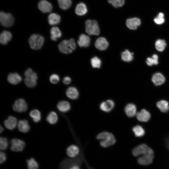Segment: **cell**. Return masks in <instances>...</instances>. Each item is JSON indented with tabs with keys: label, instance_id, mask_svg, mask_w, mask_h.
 <instances>
[{
	"label": "cell",
	"instance_id": "obj_1",
	"mask_svg": "<svg viewBox=\"0 0 169 169\" xmlns=\"http://www.w3.org/2000/svg\"><path fill=\"white\" fill-rule=\"evenodd\" d=\"M133 155L138 156V163L141 165H148L153 161L154 153L153 150L146 145L142 144L135 147L132 151Z\"/></svg>",
	"mask_w": 169,
	"mask_h": 169
},
{
	"label": "cell",
	"instance_id": "obj_2",
	"mask_svg": "<svg viewBox=\"0 0 169 169\" xmlns=\"http://www.w3.org/2000/svg\"><path fill=\"white\" fill-rule=\"evenodd\" d=\"M96 138L100 141V144L104 148H107L114 145L116 141L114 135L107 131L100 133L97 135Z\"/></svg>",
	"mask_w": 169,
	"mask_h": 169
},
{
	"label": "cell",
	"instance_id": "obj_3",
	"mask_svg": "<svg viewBox=\"0 0 169 169\" xmlns=\"http://www.w3.org/2000/svg\"><path fill=\"white\" fill-rule=\"evenodd\" d=\"M58 48L60 51L64 54L71 53L76 47V44L73 38L69 40H64L59 44Z\"/></svg>",
	"mask_w": 169,
	"mask_h": 169
},
{
	"label": "cell",
	"instance_id": "obj_4",
	"mask_svg": "<svg viewBox=\"0 0 169 169\" xmlns=\"http://www.w3.org/2000/svg\"><path fill=\"white\" fill-rule=\"evenodd\" d=\"M25 84L30 88H33L37 84L38 75L31 68H28L24 72Z\"/></svg>",
	"mask_w": 169,
	"mask_h": 169
},
{
	"label": "cell",
	"instance_id": "obj_5",
	"mask_svg": "<svg viewBox=\"0 0 169 169\" xmlns=\"http://www.w3.org/2000/svg\"><path fill=\"white\" fill-rule=\"evenodd\" d=\"M85 30L90 35H98L100 33L98 23L95 20H87L85 22Z\"/></svg>",
	"mask_w": 169,
	"mask_h": 169
},
{
	"label": "cell",
	"instance_id": "obj_6",
	"mask_svg": "<svg viewBox=\"0 0 169 169\" xmlns=\"http://www.w3.org/2000/svg\"><path fill=\"white\" fill-rule=\"evenodd\" d=\"M44 41V39L42 36L36 34L32 35L28 39L30 47L34 50H38L41 48Z\"/></svg>",
	"mask_w": 169,
	"mask_h": 169
},
{
	"label": "cell",
	"instance_id": "obj_7",
	"mask_svg": "<svg viewBox=\"0 0 169 169\" xmlns=\"http://www.w3.org/2000/svg\"><path fill=\"white\" fill-rule=\"evenodd\" d=\"M0 22L3 26L9 27L13 24L14 18L11 13L1 12L0 13Z\"/></svg>",
	"mask_w": 169,
	"mask_h": 169
},
{
	"label": "cell",
	"instance_id": "obj_8",
	"mask_svg": "<svg viewBox=\"0 0 169 169\" xmlns=\"http://www.w3.org/2000/svg\"><path fill=\"white\" fill-rule=\"evenodd\" d=\"M13 108L15 111L22 113L25 111L27 110L28 105L23 99L20 98L15 101L13 104Z\"/></svg>",
	"mask_w": 169,
	"mask_h": 169
},
{
	"label": "cell",
	"instance_id": "obj_9",
	"mask_svg": "<svg viewBox=\"0 0 169 169\" xmlns=\"http://www.w3.org/2000/svg\"><path fill=\"white\" fill-rule=\"evenodd\" d=\"M11 143V150L15 152L23 151L25 146V142L17 138L12 139Z\"/></svg>",
	"mask_w": 169,
	"mask_h": 169
},
{
	"label": "cell",
	"instance_id": "obj_10",
	"mask_svg": "<svg viewBox=\"0 0 169 169\" xmlns=\"http://www.w3.org/2000/svg\"><path fill=\"white\" fill-rule=\"evenodd\" d=\"M115 106L114 102L110 99L101 102L100 105V109L102 111L109 112L114 108Z\"/></svg>",
	"mask_w": 169,
	"mask_h": 169
},
{
	"label": "cell",
	"instance_id": "obj_11",
	"mask_svg": "<svg viewBox=\"0 0 169 169\" xmlns=\"http://www.w3.org/2000/svg\"><path fill=\"white\" fill-rule=\"evenodd\" d=\"M38 8L44 13L50 12L53 8L51 3L46 0H40L38 4Z\"/></svg>",
	"mask_w": 169,
	"mask_h": 169
},
{
	"label": "cell",
	"instance_id": "obj_12",
	"mask_svg": "<svg viewBox=\"0 0 169 169\" xmlns=\"http://www.w3.org/2000/svg\"><path fill=\"white\" fill-rule=\"evenodd\" d=\"M109 46V43L107 40L104 37H99L96 40L95 46L98 49L100 50H106Z\"/></svg>",
	"mask_w": 169,
	"mask_h": 169
},
{
	"label": "cell",
	"instance_id": "obj_13",
	"mask_svg": "<svg viewBox=\"0 0 169 169\" xmlns=\"http://www.w3.org/2000/svg\"><path fill=\"white\" fill-rule=\"evenodd\" d=\"M78 45L81 47H87L90 43V37L84 34H80L77 41Z\"/></svg>",
	"mask_w": 169,
	"mask_h": 169
},
{
	"label": "cell",
	"instance_id": "obj_14",
	"mask_svg": "<svg viewBox=\"0 0 169 169\" xmlns=\"http://www.w3.org/2000/svg\"><path fill=\"white\" fill-rule=\"evenodd\" d=\"M66 154L70 158H74L79 153V147L75 145H71L69 146L66 149Z\"/></svg>",
	"mask_w": 169,
	"mask_h": 169
},
{
	"label": "cell",
	"instance_id": "obj_15",
	"mask_svg": "<svg viewBox=\"0 0 169 169\" xmlns=\"http://www.w3.org/2000/svg\"><path fill=\"white\" fill-rule=\"evenodd\" d=\"M141 24V20L139 18H134L127 19L126 24L127 27L131 29L135 30Z\"/></svg>",
	"mask_w": 169,
	"mask_h": 169
},
{
	"label": "cell",
	"instance_id": "obj_16",
	"mask_svg": "<svg viewBox=\"0 0 169 169\" xmlns=\"http://www.w3.org/2000/svg\"><path fill=\"white\" fill-rule=\"evenodd\" d=\"M137 119L141 122H146L148 121L151 117L150 113L145 109H142L136 114Z\"/></svg>",
	"mask_w": 169,
	"mask_h": 169
},
{
	"label": "cell",
	"instance_id": "obj_17",
	"mask_svg": "<svg viewBox=\"0 0 169 169\" xmlns=\"http://www.w3.org/2000/svg\"><path fill=\"white\" fill-rule=\"evenodd\" d=\"M4 125L7 129L9 130H13L16 127L17 121L16 117L12 116H10L7 119L4 121Z\"/></svg>",
	"mask_w": 169,
	"mask_h": 169
},
{
	"label": "cell",
	"instance_id": "obj_18",
	"mask_svg": "<svg viewBox=\"0 0 169 169\" xmlns=\"http://www.w3.org/2000/svg\"><path fill=\"white\" fill-rule=\"evenodd\" d=\"M66 94L68 97L72 100L78 99L79 95L77 89L73 86L69 87L67 88L66 91Z\"/></svg>",
	"mask_w": 169,
	"mask_h": 169
},
{
	"label": "cell",
	"instance_id": "obj_19",
	"mask_svg": "<svg viewBox=\"0 0 169 169\" xmlns=\"http://www.w3.org/2000/svg\"><path fill=\"white\" fill-rule=\"evenodd\" d=\"M7 80L12 84H17L22 80L21 76L18 73H10L8 75Z\"/></svg>",
	"mask_w": 169,
	"mask_h": 169
},
{
	"label": "cell",
	"instance_id": "obj_20",
	"mask_svg": "<svg viewBox=\"0 0 169 169\" xmlns=\"http://www.w3.org/2000/svg\"><path fill=\"white\" fill-rule=\"evenodd\" d=\"M124 110L126 115L129 117L134 116L136 114V107L132 103L127 104L125 106Z\"/></svg>",
	"mask_w": 169,
	"mask_h": 169
},
{
	"label": "cell",
	"instance_id": "obj_21",
	"mask_svg": "<svg viewBox=\"0 0 169 169\" xmlns=\"http://www.w3.org/2000/svg\"><path fill=\"white\" fill-rule=\"evenodd\" d=\"M12 37V34L10 32L6 30L3 31L0 34V43L3 45H6L11 40Z\"/></svg>",
	"mask_w": 169,
	"mask_h": 169
},
{
	"label": "cell",
	"instance_id": "obj_22",
	"mask_svg": "<svg viewBox=\"0 0 169 169\" xmlns=\"http://www.w3.org/2000/svg\"><path fill=\"white\" fill-rule=\"evenodd\" d=\"M57 108L60 112L65 113L70 110L71 105L69 102L66 100H62L58 103Z\"/></svg>",
	"mask_w": 169,
	"mask_h": 169
},
{
	"label": "cell",
	"instance_id": "obj_23",
	"mask_svg": "<svg viewBox=\"0 0 169 169\" xmlns=\"http://www.w3.org/2000/svg\"><path fill=\"white\" fill-rule=\"evenodd\" d=\"M19 130L21 132L26 133L30 129V126L28 121L26 120H20L18 124Z\"/></svg>",
	"mask_w": 169,
	"mask_h": 169
},
{
	"label": "cell",
	"instance_id": "obj_24",
	"mask_svg": "<svg viewBox=\"0 0 169 169\" xmlns=\"http://www.w3.org/2000/svg\"><path fill=\"white\" fill-rule=\"evenodd\" d=\"M88 9L86 4L82 2L79 3L76 6L75 13L78 15L83 16L87 12Z\"/></svg>",
	"mask_w": 169,
	"mask_h": 169
},
{
	"label": "cell",
	"instance_id": "obj_25",
	"mask_svg": "<svg viewBox=\"0 0 169 169\" xmlns=\"http://www.w3.org/2000/svg\"><path fill=\"white\" fill-rule=\"evenodd\" d=\"M152 81L154 84L156 85H160L162 84L165 81V78L161 73H157L152 76Z\"/></svg>",
	"mask_w": 169,
	"mask_h": 169
},
{
	"label": "cell",
	"instance_id": "obj_26",
	"mask_svg": "<svg viewBox=\"0 0 169 169\" xmlns=\"http://www.w3.org/2000/svg\"><path fill=\"white\" fill-rule=\"evenodd\" d=\"M61 18L58 14L52 13L48 16V21L50 25H53L59 24L60 22Z\"/></svg>",
	"mask_w": 169,
	"mask_h": 169
},
{
	"label": "cell",
	"instance_id": "obj_27",
	"mask_svg": "<svg viewBox=\"0 0 169 169\" xmlns=\"http://www.w3.org/2000/svg\"><path fill=\"white\" fill-rule=\"evenodd\" d=\"M50 38L53 41H56L57 38L62 36L61 32L59 28L55 27L52 28L50 30Z\"/></svg>",
	"mask_w": 169,
	"mask_h": 169
},
{
	"label": "cell",
	"instance_id": "obj_28",
	"mask_svg": "<svg viewBox=\"0 0 169 169\" xmlns=\"http://www.w3.org/2000/svg\"><path fill=\"white\" fill-rule=\"evenodd\" d=\"M156 106L162 112H166L169 110V103L166 100H162L157 102Z\"/></svg>",
	"mask_w": 169,
	"mask_h": 169
},
{
	"label": "cell",
	"instance_id": "obj_29",
	"mask_svg": "<svg viewBox=\"0 0 169 169\" xmlns=\"http://www.w3.org/2000/svg\"><path fill=\"white\" fill-rule=\"evenodd\" d=\"M133 53L131 52L128 50H125L121 54V58L122 60L126 62H130L133 59Z\"/></svg>",
	"mask_w": 169,
	"mask_h": 169
},
{
	"label": "cell",
	"instance_id": "obj_30",
	"mask_svg": "<svg viewBox=\"0 0 169 169\" xmlns=\"http://www.w3.org/2000/svg\"><path fill=\"white\" fill-rule=\"evenodd\" d=\"M29 115L35 122H38L41 120V113L39 110L37 109H34L31 110L29 113Z\"/></svg>",
	"mask_w": 169,
	"mask_h": 169
},
{
	"label": "cell",
	"instance_id": "obj_31",
	"mask_svg": "<svg viewBox=\"0 0 169 169\" xmlns=\"http://www.w3.org/2000/svg\"><path fill=\"white\" fill-rule=\"evenodd\" d=\"M58 116L56 113L54 111L50 112L47 115L46 120L51 124H54L58 120Z\"/></svg>",
	"mask_w": 169,
	"mask_h": 169
},
{
	"label": "cell",
	"instance_id": "obj_32",
	"mask_svg": "<svg viewBox=\"0 0 169 169\" xmlns=\"http://www.w3.org/2000/svg\"><path fill=\"white\" fill-rule=\"evenodd\" d=\"M26 163L28 169H38L39 165L35 159L30 158L26 160Z\"/></svg>",
	"mask_w": 169,
	"mask_h": 169
},
{
	"label": "cell",
	"instance_id": "obj_33",
	"mask_svg": "<svg viewBox=\"0 0 169 169\" xmlns=\"http://www.w3.org/2000/svg\"><path fill=\"white\" fill-rule=\"evenodd\" d=\"M132 130L135 136L138 137H141L144 135L145 131L143 127L138 125L134 126L132 128Z\"/></svg>",
	"mask_w": 169,
	"mask_h": 169
},
{
	"label": "cell",
	"instance_id": "obj_34",
	"mask_svg": "<svg viewBox=\"0 0 169 169\" xmlns=\"http://www.w3.org/2000/svg\"><path fill=\"white\" fill-rule=\"evenodd\" d=\"M59 7L63 10L69 8L72 4L71 0H57Z\"/></svg>",
	"mask_w": 169,
	"mask_h": 169
},
{
	"label": "cell",
	"instance_id": "obj_35",
	"mask_svg": "<svg viewBox=\"0 0 169 169\" xmlns=\"http://www.w3.org/2000/svg\"><path fill=\"white\" fill-rule=\"evenodd\" d=\"M166 43L165 40L161 39L157 40L155 43V46L156 50L160 52L163 51L166 46Z\"/></svg>",
	"mask_w": 169,
	"mask_h": 169
},
{
	"label": "cell",
	"instance_id": "obj_36",
	"mask_svg": "<svg viewBox=\"0 0 169 169\" xmlns=\"http://www.w3.org/2000/svg\"><path fill=\"white\" fill-rule=\"evenodd\" d=\"M158 57L156 54H153L152 57L147 58L146 62L147 65L149 66H151L154 65H156L158 63Z\"/></svg>",
	"mask_w": 169,
	"mask_h": 169
},
{
	"label": "cell",
	"instance_id": "obj_37",
	"mask_svg": "<svg viewBox=\"0 0 169 169\" xmlns=\"http://www.w3.org/2000/svg\"><path fill=\"white\" fill-rule=\"evenodd\" d=\"M91 63L93 68H99L101 66V61L100 59L95 56L91 59Z\"/></svg>",
	"mask_w": 169,
	"mask_h": 169
},
{
	"label": "cell",
	"instance_id": "obj_38",
	"mask_svg": "<svg viewBox=\"0 0 169 169\" xmlns=\"http://www.w3.org/2000/svg\"><path fill=\"white\" fill-rule=\"evenodd\" d=\"M108 1L114 7L119 8L124 5L125 0H108Z\"/></svg>",
	"mask_w": 169,
	"mask_h": 169
},
{
	"label": "cell",
	"instance_id": "obj_39",
	"mask_svg": "<svg viewBox=\"0 0 169 169\" xmlns=\"http://www.w3.org/2000/svg\"><path fill=\"white\" fill-rule=\"evenodd\" d=\"M154 21L156 24L160 25L163 24L165 21L164 14L163 13H159L157 16L154 18Z\"/></svg>",
	"mask_w": 169,
	"mask_h": 169
},
{
	"label": "cell",
	"instance_id": "obj_40",
	"mask_svg": "<svg viewBox=\"0 0 169 169\" xmlns=\"http://www.w3.org/2000/svg\"><path fill=\"white\" fill-rule=\"evenodd\" d=\"M8 146L7 139L4 137H1L0 138V149L1 150H6Z\"/></svg>",
	"mask_w": 169,
	"mask_h": 169
},
{
	"label": "cell",
	"instance_id": "obj_41",
	"mask_svg": "<svg viewBox=\"0 0 169 169\" xmlns=\"http://www.w3.org/2000/svg\"><path fill=\"white\" fill-rule=\"evenodd\" d=\"M60 80L59 76L56 74H52L50 77L49 80L51 83L53 84L58 83Z\"/></svg>",
	"mask_w": 169,
	"mask_h": 169
},
{
	"label": "cell",
	"instance_id": "obj_42",
	"mask_svg": "<svg viewBox=\"0 0 169 169\" xmlns=\"http://www.w3.org/2000/svg\"><path fill=\"white\" fill-rule=\"evenodd\" d=\"M7 159L6 154L3 152L1 151L0 153V163L2 164L4 163Z\"/></svg>",
	"mask_w": 169,
	"mask_h": 169
},
{
	"label": "cell",
	"instance_id": "obj_43",
	"mask_svg": "<svg viewBox=\"0 0 169 169\" xmlns=\"http://www.w3.org/2000/svg\"><path fill=\"white\" fill-rule=\"evenodd\" d=\"M63 81L64 84H68L70 83L71 81V79L70 77L66 76L64 78Z\"/></svg>",
	"mask_w": 169,
	"mask_h": 169
},
{
	"label": "cell",
	"instance_id": "obj_44",
	"mask_svg": "<svg viewBox=\"0 0 169 169\" xmlns=\"http://www.w3.org/2000/svg\"><path fill=\"white\" fill-rule=\"evenodd\" d=\"M69 169H81V168L78 165H74L71 166Z\"/></svg>",
	"mask_w": 169,
	"mask_h": 169
},
{
	"label": "cell",
	"instance_id": "obj_45",
	"mask_svg": "<svg viewBox=\"0 0 169 169\" xmlns=\"http://www.w3.org/2000/svg\"><path fill=\"white\" fill-rule=\"evenodd\" d=\"M4 130V129L3 128V127H2V126L1 125L0 126V132L1 133Z\"/></svg>",
	"mask_w": 169,
	"mask_h": 169
}]
</instances>
